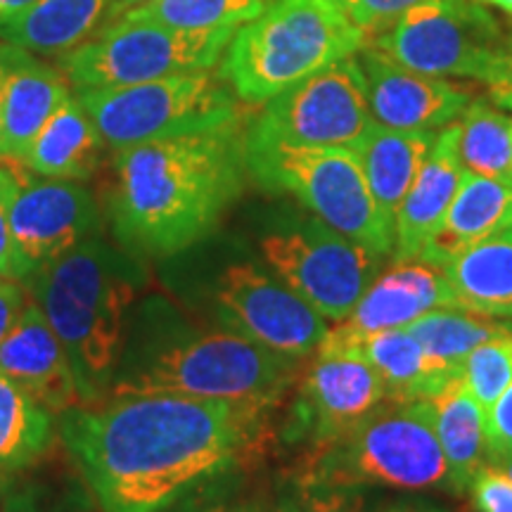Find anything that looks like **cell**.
Instances as JSON below:
<instances>
[{
  "label": "cell",
  "instance_id": "obj_1",
  "mask_svg": "<svg viewBox=\"0 0 512 512\" xmlns=\"http://www.w3.org/2000/svg\"><path fill=\"white\" fill-rule=\"evenodd\" d=\"M268 408L188 394L69 408L60 434L102 512H164L254 446Z\"/></svg>",
  "mask_w": 512,
  "mask_h": 512
},
{
  "label": "cell",
  "instance_id": "obj_2",
  "mask_svg": "<svg viewBox=\"0 0 512 512\" xmlns=\"http://www.w3.org/2000/svg\"><path fill=\"white\" fill-rule=\"evenodd\" d=\"M245 171L238 124L119 150L114 235L133 256L183 252L219 226L242 192Z\"/></svg>",
  "mask_w": 512,
  "mask_h": 512
},
{
  "label": "cell",
  "instance_id": "obj_3",
  "mask_svg": "<svg viewBox=\"0 0 512 512\" xmlns=\"http://www.w3.org/2000/svg\"><path fill=\"white\" fill-rule=\"evenodd\" d=\"M110 396L188 394L271 408L302 377L299 361L233 330H192L162 299L128 318Z\"/></svg>",
  "mask_w": 512,
  "mask_h": 512
},
{
  "label": "cell",
  "instance_id": "obj_4",
  "mask_svg": "<svg viewBox=\"0 0 512 512\" xmlns=\"http://www.w3.org/2000/svg\"><path fill=\"white\" fill-rule=\"evenodd\" d=\"M143 280L136 256L100 238H88L24 280L60 339L83 403L110 394Z\"/></svg>",
  "mask_w": 512,
  "mask_h": 512
},
{
  "label": "cell",
  "instance_id": "obj_5",
  "mask_svg": "<svg viewBox=\"0 0 512 512\" xmlns=\"http://www.w3.org/2000/svg\"><path fill=\"white\" fill-rule=\"evenodd\" d=\"M363 46L366 34L339 0H268L235 31L221 74L240 100L264 105Z\"/></svg>",
  "mask_w": 512,
  "mask_h": 512
},
{
  "label": "cell",
  "instance_id": "obj_6",
  "mask_svg": "<svg viewBox=\"0 0 512 512\" xmlns=\"http://www.w3.org/2000/svg\"><path fill=\"white\" fill-rule=\"evenodd\" d=\"M297 475L351 489H448L432 401H382L342 437L311 451Z\"/></svg>",
  "mask_w": 512,
  "mask_h": 512
},
{
  "label": "cell",
  "instance_id": "obj_7",
  "mask_svg": "<svg viewBox=\"0 0 512 512\" xmlns=\"http://www.w3.org/2000/svg\"><path fill=\"white\" fill-rule=\"evenodd\" d=\"M247 171L268 190L297 197L325 226L387 256L394 230L370 195L366 174L349 147L292 145L245 133Z\"/></svg>",
  "mask_w": 512,
  "mask_h": 512
},
{
  "label": "cell",
  "instance_id": "obj_8",
  "mask_svg": "<svg viewBox=\"0 0 512 512\" xmlns=\"http://www.w3.org/2000/svg\"><path fill=\"white\" fill-rule=\"evenodd\" d=\"M238 95L223 74L190 72L119 88L79 91L105 145L126 150L152 140L238 124Z\"/></svg>",
  "mask_w": 512,
  "mask_h": 512
},
{
  "label": "cell",
  "instance_id": "obj_9",
  "mask_svg": "<svg viewBox=\"0 0 512 512\" xmlns=\"http://www.w3.org/2000/svg\"><path fill=\"white\" fill-rule=\"evenodd\" d=\"M238 27L185 31L119 17L95 41L60 57V69L79 91L119 88L164 76L209 72L221 62Z\"/></svg>",
  "mask_w": 512,
  "mask_h": 512
},
{
  "label": "cell",
  "instance_id": "obj_10",
  "mask_svg": "<svg viewBox=\"0 0 512 512\" xmlns=\"http://www.w3.org/2000/svg\"><path fill=\"white\" fill-rule=\"evenodd\" d=\"M366 46L437 79L467 76L491 88L508 86L501 29L477 0H425L368 38Z\"/></svg>",
  "mask_w": 512,
  "mask_h": 512
},
{
  "label": "cell",
  "instance_id": "obj_11",
  "mask_svg": "<svg viewBox=\"0 0 512 512\" xmlns=\"http://www.w3.org/2000/svg\"><path fill=\"white\" fill-rule=\"evenodd\" d=\"M259 247L275 278L332 323L354 311L382 259L320 219L273 230Z\"/></svg>",
  "mask_w": 512,
  "mask_h": 512
},
{
  "label": "cell",
  "instance_id": "obj_12",
  "mask_svg": "<svg viewBox=\"0 0 512 512\" xmlns=\"http://www.w3.org/2000/svg\"><path fill=\"white\" fill-rule=\"evenodd\" d=\"M373 121L363 67L349 55L268 100L247 133L292 145L351 147Z\"/></svg>",
  "mask_w": 512,
  "mask_h": 512
},
{
  "label": "cell",
  "instance_id": "obj_13",
  "mask_svg": "<svg viewBox=\"0 0 512 512\" xmlns=\"http://www.w3.org/2000/svg\"><path fill=\"white\" fill-rule=\"evenodd\" d=\"M214 304L223 328L292 358L318 351L330 332L328 320L313 306L254 264L223 268Z\"/></svg>",
  "mask_w": 512,
  "mask_h": 512
},
{
  "label": "cell",
  "instance_id": "obj_14",
  "mask_svg": "<svg viewBox=\"0 0 512 512\" xmlns=\"http://www.w3.org/2000/svg\"><path fill=\"white\" fill-rule=\"evenodd\" d=\"M382 401H387V389L368 358L316 354V361L299 377L283 439L318 451L358 425Z\"/></svg>",
  "mask_w": 512,
  "mask_h": 512
},
{
  "label": "cell",
  "instance_id": "obj_15",
  "mask_svg": "<svg viewBox=\"0 0 512 512\" xmlns=\"http://www.w3.org/2000/svg\"><path fill=\"white\" fill-rule=\"evenodd\" d=\"M434 309H460L458 297L441 268L425 261H396L373 280L354 311L328 332L316 354H351L377 332L406 328Z\"/></svg>",
  "mask_w": 512,
  "mask_h": 512
},
{
  "label": "cell",
  "instance_id": "obj_16",
  "mask_svg": "<svg viewBox=\"0 0 512 512\" xmlns=\"http://www.w3.org/2000/svg\"><path fill=\"white\" fill-rule=\"evenodd\" d=\"M98 226V207L83 185L19 176V188L10 204V228L17 247L36 268L93 238Z\"/></svg>",
  "mask_w": 512,
  "mask_h": 512
},
{
  "label": "cell",
  "instance_id": "obj_17",
  "mask_svg": "<svg viewBox=\"0 0 512 512\" xmlns=\"http://www.w3.org/2000/svg\"><path fill=\"white\" fill-rule=\"evenodd\" d=\"M358 62L366 76L370 114L382 126L399 131H437L456 121L472 102L465 88L413 72L373 46H363Z\"/></svg>",
  "mask_w": 512,
  "mask_h": 512
},
{
  "label": "cell",
  "instance_id": "obj_18",
  "mask_svg": "<svg viewBox=\"0 0 512 512\" xmlns=\"http://www.w3.org/2000/svg\"><path fill=\"white\" fill-rule=\"evenodd\" d=\"M64 79L29 50L0 41V159L22 162L38 131L69 98Z\"/></svg>",
  "mask_w": 512,
  "mask_h": 512
},
{
  "label": "cell",
  "instance_id": "obj_19",
  "mask_svg": "<svg viewBox=\"0 0 512 512\" xmlns=\"http://www.w3.org/2000/svg\"><path fill=\"white\" fill-rule=\"evenodd\" d=\"M0 373L53 415L67 413L81 401L69 358L36 302L27 304L15 328L0 342Z\"/></svg>",
  "mask_w": 512,
  "mask_h": 512
},
{
  "label": "cell",
  "instance_id": "obj_20",
  "mask_svg": "<svg viewBox=\"0 0 512 512\" xmlns=\"http://www.w3.org/2000/svg\"><path fill=\"white\" fill-rule=\"evenodd\" d=\"M458 157V124L437 133L430 155L403 197L394 223V261L420 259L427 240L437 233L463 181Z\"/></svg>",
  "mask_w": 512,
  "mask_h": 512
},
{
  "label": "cell",
  "instance_id": "obj_21",
  "mask_svg": "<svg viewBox=\"0 0 512 512\" xmlns=\"http://www.w3.org/2000/svg\"><path fill=\"white\" fill-rule=\"evenodd\" d=\"M505 230H512V178L465 171L444 221L422 249L420 261L441 268L451 256Z\"/></svg>",
  "mask_w": 512,
  "mask_h": 512
},
{
  "label": "cell",
  "instance_id": "obj_22",
  "mask_svg": "<svg viewBox=\"0 0 512 512\" xmlns=\"http://www.w3.org/2000/svg\"><path fill=\"white\" fill-rule=\"evenodd\" d=\"M434 140V131H399L373 121L368 131L349 147L366 174L370 195L382 219L392 230L396 211L430 155Z\"/></svg>",
  "mask_w": 512,
  "mask_h": 512
},
{
  "label": "cell",
  "instance_id": "obj_23",
  "mask_svg": "<svg viewBox=\"0 0 512 512\" xmlns=\"http://www.w3.org/2000/svg\"><path fill=\"white\" fill-rule=\"evenodd\" d=\"M112 0H34L0 17V41L38 55L79 48L110 17Z\"/></svg>",
  "mask_w": 512,
  "mask_h": 512
},
{
  "label": "cell",
  "instance_id": "obj_24",
  "mask_svg": "<svg viewBox=\"0 0 512 512\" xmlns=\"http://www.w3.org/2000/svg\"><path fill=\"white\" fill-rule=\"evenodd\" d=\"M102 140L91 114L69 95L38 131L22 162L38 176L55 181H86L100 162Z\"/></svg>",
  "mask_w": 512,
  "mask_h": 512
},
{
  "label": "cell",
  "instance_id": "obj_25",
  "mask_svg": "<svg viewBox=\"0 0 512 512\" xmlns=\"http://www.w3.org/2000/svg\"><path fill=\"white\" fill-rule=\"evenodd\" d=\"M351 354L368 358L382 377L387 401H432L441 389L463 377V373L427 354L408 328L377 332Z\"/></svg>",
  "mask_w": 512,
  "mask_h": 512
},
{
  "label": "cell",
  "instance_id": "obj_26",
  "mask_svg": "<svg viewBox=\"0 0 512 512\" xmlns=\"http://www.w3.org/2000/svg\"><path fill=\"white\" fill-rule=\"evenodd\" d=\"M460 309L512 316V230L463 249L441 266Z\"/></svg>",
  "mask_w": 512,
  "mask_h": 512
},
{
  "label": "cell",
  "instance_id": "obj_27",
  "mask_svg": "<svg viewBox=\"0 0 512 512\" xmlns=\"http://www.w3.org/2000/svg\"><path fill=\"white\" fill-rule=\"evenodd\" d=\"M434 427L448 463V491L463 494L486 463V408L467 392L463 377L432 399Z\"/></svg>",
  "mask_w": 512,
  "mask_h": 512
},
{
  "label": "cell",
  "instance_id": "obj_28",
  "mask_svg": "<svg viewBox=\"0 0 512 512\" xmlns=\"http://www.w3.org/2000/svg\"><path fill=\"white\" fill-rule=\"evenodd\" d=\"M53 413L0 373V479L27 470L50 448Z\"/></svg>",
  "mask_w": 512,
  "mask_h": 512
},
{
  "label": "cell",
  "instance_id": "obj_29",
  "mask_svg": "<svg viewBox=\"0 0 512 512\" xmlns=\"http://www.w3.org/2000/svg\"><path fill=\"white\" fill-rule=\"evenodd\" d=\"M406 328L427 354L458 373H463L465 358L479 344L510 332V325L503 320L467 309H434L415 318Z\"/></svg>",
  "mask_w": 512,
  "mask_h": 512
},
{
  "label": "cell",
  "instance_id": "obj_30",
  "mask_svg": "<svg viewBox=\"0 0 512 512\" xmlns=\"http://www.w3.org/2000/svg\"><path fill=\"white\" fill-rule=\"evenodd\" d=\"M458 157L470 174L512 178V119L486 100L470 102L458 124Z\"/></svg>",
  "mask_w": 512,
  "mask_h": 512
},
{
  "label": "cell",
  "instance_id": "obj_31",
  "mask_svg": "<svg viewBox=\"0 0 512 512\" xmlns=\"http://www.w3.org/2000/svg\"><path fill=\"white\" fill-rule=\"evenodd\" d=\"M268 0H152L124 17L155 22L162 27L200 31L219 27H242L261 15Z\"/></svg>",
  "mask_w": 512,
  "mask_h": 512
},
{
  "label": "cell",
  "instance_id": "obj_32",
  "mask_svg": "<svg viewBox=\"0 0 512 512\" xmlns=\"http://www.w3.org/2000/svg\"><path fill=\"white\" fill-rule=\"evenodd\" d=\"M512 382V330L486 339L463 363V384L489 408Z\"/></svg>",
  "mask_w": 512,
  "mask_h": 512
},
{
  "label": "cell",
  "instance_id": "obj_33",
  "mask_svg": "<svg viewBox=\"0 0 512 512\" xmlns=\"http://www.w3.org/2000/svg\"><path fill=\"white\" fill-rule=\"evenodd\" d=\"M275 508L278 512H368L358 489L323 484L304 475L287 482Z\"/></svg>",
  "mask_w": 512,
  "mask_h": 512
},
{
  "label": "cell",
  "instance_id": "obj_34",
  "mask_svg": "<svg viewBox=\"0 0 512 512\" xmlns=\"http://www.w3.org/2000/svg\"><path fill=\"white\" fill-rule=\"evenodd\" d=\"M19 188V176L12 169H0V278L8 280H27L36 266L24 256L12 238L10 228V204L15 200Z\"/></svg>",
  "mask_w": 512,
  "mask_h": 512
},
{
  "label": "cell",
  "instance_id": "obj_35",
  "mask_svg": "<svg viewBox=\"0 0 512 512\" xmlns=\"http://www.w3.org/2000/svg\"><path fill=\"white\" fill-rule=\"evenodd\" d=\"M339 3L347 10L351 22L366 34L368 41V38L392 27L396 19L406 15L415 5L425 3V0H339Z\"/></svg>",
  "mask_w": 512,
  "mask_h": 512
},
{
  "label": "cell",
  "instance_id": "obj_36",
  "mask_svg": "<svg viewBox=\"0 0 512 512\" xmlns=\"http://www.w3.org/2000/svg\"><path fill=\"white\" fill-rule=\"evenodd\" d=\"M467 491L477 512H512V477L498 465L479 467Z\"/></svg>",
  "mask_w": 512,
  "mask_h": 512
},
{
  "label": "cell",
  "instance_id": "obj_37",
  "mask_svg": "<svg viewBox=\"0 0 512 512\" xmlns=\"http://www.w3.org/2000/svg\"><path fill=\"white\" fill-rule=\"evenodd\" d=\"M512 451V382L486 408V463L496 465Z\"/></svg>",
  "mask_w": 512,
  "mask_h": 512
},
{
  "label": "cell",
  "instance_id": "obj_38",
  "mask_svg": "<svg viewBox=\"0 0 512 512\" xmlns=\"http://www.w3.org/2000/svg\"><path fill=\"white\" fill-rule=\"evenodd\" d=\"M0 512H60L36 484H5L0 479Z\"/></svg>",
  "mask_w": 512,
  "mask_h": 512
},
{
  "label": "cell",
  "instance_id": "obj_39",
  "mask_svg": "<svg viewBox=\"0 0 512 512\" xmlns=\"http://www.w3.org/2000/svg\"><path fill=\"white\" fill-rule=\"evenodd\" d=\"M24 309H27V299H24L22 287L15 280L0 278V342L10 335Z\"/></svg>",
  "mask_w": 512,
  "mask_h": 512
},
{
  "label": "cell",
  "instance_id": "obj_40",
  "mask_svg": "<svg viewBox=\"0 0 512 512\" xmlns=\"http://www.w3.org/2000/svg\"><path fill=\"white\" fill-rule=\"evenodd\" d=\"M164 512H252V503H235L216 494H195L185 496L183 501L171 505Z\"/></svg>",
  "mask_w": 512,
  "mask_h": 512
},
{
  "label": "cell",
  "instance_id": "obj_41",
  "mask_svg": "<svg viewBox=\"0 0 512 512\" xmlns=\"http://www.w3.org/2000/svg\"><path fill=\"white\" fill-rule=\"evenodd\" d=\"M147 3H152V0H112V8H110V17H107V24L112 22H117L119 17H124L126 12H131V10H136V8H140V5H147ZM105 24V27H107Z\"/></svg>",
  "mask_w": 512,
  "mask_h": 512
},
{
  "label": "cell",
  "instance_id": "obj_42",
  "mask_svg": "<svg viewBox=\"0 0 512 512\" xmlns=\"http://www.w3.org/2000/svg\"><path fill=\"white\" fill-rule=\"evenodd\" d=\"M491 100H494L496 105L505 107V110H512V88H494V91H491Z\"/></svg>",
  "mask_w": 512,
  "mask_h": 512
},
{
  "label": "cell",
  "instance_id": "obj_43",
  "mask_svg": "<svg viewBox=\"0 0 512 512\" xmlns=\"http://www.w3.org/2000/svg\"><path fill=\"white\" fill-rule=\"evenodd\" d=\"M34 0H0V17L8 15V12H15L19 8H27Z\"/></svg>",
  "mask_w": 512,
  "mask_h": 512
},
{
  "label": "cell",
  "instance_id": "obj_44",
  "mask_svg": "<svg viewBox=\"0 0 512 512\" xmlns=\"http://www.w3.org/2000/svg\"><path fill=\"white\" fill-rule=\"evenodd\" d=\"M477 3L491 5V8H498V10H503L505 15H512V0H477Z\"/></svg>",
  "mask_w": 512,
  "mask_h": 512
},
{
  "label": "cell",
  "instance_id": "obj_45",
  "mask_svg": "<svg viewBox=\"0 0 512 512\" xmlns=\"http://www.w3.org/2000/svg\"><path fill=\"white\" fill-rule=\"evenodd\" d=\"M505 55H508V86L505 88H512V36L505 41Z\"/></svg>",
  "mask_w": 512,
  "mask_h": 512
},
{
  "label": "cell",
  "instance_id": "obj_46",
  "mask_svg": "<svg viewBox=\"0 0 512 512\" xmlns=\"http://www.w3.org/2000/svg\"><path fill=\"white\" fill-rule=\"evenodd\" d=\"M252 512H278V508H275V503L254 501V503H252Z\"/></svg>",
  "mask_w": 512,
  "mask_h": 512
},
{
  "label": "cell",
  "instance_id": "obj_47",
  "mask_svg": "<svg viewBox=\"0 0 512 512\" xmlns=\"http://www.w3.org/2000/svg\"><path fill=\"white\" fill-rule=\"evenodd\" d=\"M498 467H501V470H505V472H508V475L512 477V451L508 453V456H503L501 460H498V463H496Z\"/></svg>",
  "mask_w": 512,
  "mask_h": 512
},
{
  "label": "cell",
  "instance_id": "obj_48",
  "mask_svg": "<svg viewBox=\"0 0 512 512\" xmlns=\"http://www.w3.org/2000/svg\"><path fill=\"white\" fill-rule=\"evenodd\" d=\"M387 512H427V510L413 508V505H396V508H389Z\"/></svg>",
  "mask_w": 512,
  "mask_h": 512
}]
</instances>
